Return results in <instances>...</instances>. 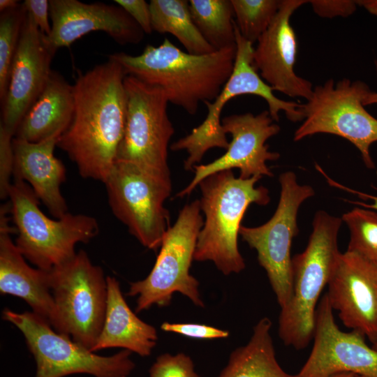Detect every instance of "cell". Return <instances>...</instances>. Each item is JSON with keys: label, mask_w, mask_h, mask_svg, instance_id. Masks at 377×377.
I'll list each match as a JSON object with an SVG mask.
<instances>
[{"label": "cell", "mask_w": 377, "mask_h": 377, "mask_svg": "<svg viewBox=\"0 0 377 377\" xmlns=\"http://www.w3.org/2000/svg\"><path fill=\"white\" fill-rule=\"evenodd\" d=\"M237 52L232 73L221 92L212 102H205L207 115L201 124L184 138L170 145L172 151L185 150L188 156L184 161L186 170H193L210 149H227L229 142L221 125V114L224 105L230 99L243 94L263 98L268 105L272 119L279 120L280 112H284L291 121H302V104L279 99L273 89L260 76L253 66V44L239 33L234 22Z\"/></svg>", "instance_id": "7"}, {"label": "cell", "mask_w": 377, "mask_h": 377, "mask_svg": "<svg viewBox=\"0 0 377 377\" xmlns=\"http://www.w3.org/2000/svg\"><path fill=\"white\" fill-rule=\"evenodd\" d=\"M2 318L23 334L36 363L35 377H63L88 374L95 377H124L134 369L127 350L111 356H101L55 331L33 311L17 313L8 308Z\"/></svg>", "instance_id": "10"}, {"label": "cell", "mask_w": 377, "mask_h": 377, "mask_svg": "<svg viewBox=\"0 0 377 377\" xmlns=\"http://www.w3.org/2000/svg\"><path fill=\"white\" fill-rule=\"evenodd\" d=\"M114 2L135 21L145 34L153 31L149 3L145 0H115Z\"/></svg>", "instance_id": "34"}, {"label": "cell", "mask_w": 377, "mask_h": 377, "mask_svg": "<svg viewBox=\"0 0 377 377\" xmlns=\"http://www.w3.org/2000/svg\"><path fill=\"white\" fill-rule=\"evenodd\" d=\"M272 321L261 318L246 344L234 350L219 377H295L279 365L271 336Z\"/></svg>", "instance_id": "24"}, {"label": "cell", "mask_w": 377, "mask_h": 377, "mask_svg": "<svg viewBox=\"0 0 377 377\" xmlns=\"http://www.w3.org/2000/svg\"><path fill=\"white\" fill-rule=\"evenodd\" d=\"M260 177H235L232 170L209 175L199 184L205 221L198 234L194 260L211 261L224 275L244 269L238 248L241 221L248 207L270 201L267 188L256 184Z\"/></svg>", "instance_id": "3"}, {"label": "cell", "mask_w": 377, "mask_h": 377, "mask_svg": "<svg viewBox=\"0 0 377 377\" xmlns=\"http://www.w3.org/2000/svg\"><path fill=\"white\" fill-rule=\"evenodd\" d=\"M309 3L316 15L325 18L346 17L357 9L356 1L351 0H312Z\"/></svg>", "instance_id": "33"}, {"label": "cell", "mask_w": 377, "mask_h": 377, "mask_svg": "<svg viewBox=\"0 0 377 377\" xmlns=\"http://www.w3.org/2000/svg\"><path fill=\"white\" fill-rule=\"evenodd\" d=\"M126 75L109 60L80 73L73 87L74 112L57 147L83 178L104 182L116 161L126 121Z\"/></svg>", "instance_id": "1"}, {"label": "cell", "mask_w": 377, "mask_h": 377, "mask_svg": "<svg viewBox=\"0 0 377 377\" xmlns=\"http://www.w3.org/2000/svg\"><path fill=\"white\" fill-rule=\"evenodd\" d=\"M49 272L52 293L66 334L91 351L105 320L107 276L83 250Z\"/></svg>", "instance_id": "11"}, {"label": "cell", "mask_w": 377, "mask_h": 377, "mask_svg": "<svg viewBox=\"0 0 377 377\" xmlns=\"http://www.w3.org/2000/svg\"><path fill=\"white\" fill-rule=\"evenodd\" d=\"M10 203L0 210V292L23 299L32 311L66 335L50 287V272L30 267L11 239ZM67 336V335H66Z\"/></svg>", "instance_id": "20"}, {"label": "cell", "mask_w": 377, "mask_h": 377, "mask_svg": "<svg viewBox=\"0 0 377 377\" xmlns=\"http://www.w3.org/2000/svg\"><path fill=\"white\" fill-rule=\"evenodd\" d=\"M376 64V71L377 73V61ZM377 104V91H370L363 100V105L364 106L369 105Z\"/></svg>", "instance_id": "39"}, {"label": "cell", "mask_w": 377, "mask_h": 377, "mask_svg": "<svg viewBox=\"0 0 377 377\" xmlns=\"http://www.w3.org/2000/svg\"><path fill=\"white\" fill-rule=\"evenodd\" d=\"M371 347L377 350V339L376 341L372 343Z\"/></svg>", "instance_id": "41"}, {"label": "cell", "mask_w": 377, "mask_h": 377, "mask_svg": "<svg viewBox=\"0 0 377 377\" xmlns=\"http://www.w3.org/2000/svg\"><path fill=\"white\" fill-rule=\"evenodd\" d=\"M281 193L276 209L265 223L257 227L241 226L243 241L255 249L260 265L265 270L280 308L293 293L292 241L298 233L297 212L301 205L314 194L309 185L297 182L292 171L279 176Z\"/></svg>", "instance_id": "13"}, {"label": "cell", "mask_w": 377, "mask_h": 377, "mask_svg": "<svg viewBox=\"0 0 377 377\" xmlns=\"http://www.w3.org/2000/svg\"><path fill=\"white\" fill-rule=\"evenodd\" d=\"M103 183L114 215L142 246L157 251L169 228L164 202L172 191L170 177L116 161Z\"/></svg>", "instance_id": "9"}, {"label": "cell", "mask_w": 377, "mask_h": 377, "mask_svg": "<svg viewBox=\"0 0 377 377\" xmlns=\"http://www.w3.org/2000/svg\"><path fill=\"white\" fill-rule=\"evenodd\" d=\"M237 46L207 54L185 52L165 38L158 46L147 45L133 56L116 52L109 59L118 63L126 75L161 88L168 102L194 115L199 104L212 102L230 78Z\"/></svg>", "instance_id": "2"}, {"label": "cell", "mask_w": 377, "mask_h": 377, "mask_svg": "<svg viewBox=\"0 0 377 377\" xmlns=\"http://www.w3.org/2000/svg\"><path fill=\"white\" fill-rule=\"evenodd\" d=\"M149 6L153 31L172 34L190 54L201 55L216 51L196 27L188 1L151 0Z\"/></svg>", "instance_id": "25"}, {"label": "cell", "mask_w": 377, "mask_h": 377, "mask_svg": "<svg viewBox=\"0 0 377 377\" xmlns=\"http://www.w3.org/2000/svg\"><path fill=\"white\" fill-rule=\"evenodd\" d=\"M14 136L0 125V198L1 200L8 197L12 184L14 168V154L13 139Z\"/></svg>", "instance_id": "31"}, {"label": "cell", "mask_w": 377, "mask_h": 377, "mask_svg": "<svg viewBox=\"0 0 377 377\" xmlns=\"http://www.w3.org/2000/svg\"><path fill=\"white\" fill-rule=\"evenodd\" d=\"M27 13L13 61L6 96L1 103V125L15 136L24 114L40 94L52 70L55 54Z\"/></svg>", "instance_id": "17"}, {"label": "cell", "mask_w": 377, "mask_h": 377, "mask_svg": "<svg viewBox=\"0 0 377 377\" xmlns=\"http://www.w3.org/2000/svg\"><path fill=\"white\" fill-rule=\"evenodd\" d=\"M161 328L165 332L197 339H223L229 336V332L226 330L204 324L165 322Z\"/></svg>", "instance_id": "32"}, {"label": "cell", "mask_w": 377, "mask_h": 377, "mask_svg": "<svg viewBox=\"0 0 377 377\" xmlns=\"http://www.w3.org/2000/svg\"><path fill=\"white\" fill-rule=\"evenodd\" d=\"M60 136L53 135L38 142L13 139V178L28 182L37 198L57 219L68 212L61 192V186L66 180V168L54 154Z\"/></svg>", "instance_id": "21"}, {"label": "cell", "mask_w": 377, "mask_h": 377, "mask_svg": "<svg viewBox=\"0 0 377 377\" xmlns=\"http://www.w3.org/2000/svg\"><path fill=\"white\" fill-rule=\"evenodd\" d=\"M305 0H283L267 30L258 40L254 48L253 66L272 89L292 98L309 100L312 83L295 72L297 43L290 20L293 13Z\"/></svg>", "instance_id": "19"}, {"label": "cell", "mask_w": 377, "mask_h": 377, "mask_svg": "<svg viewBox=\"0 0 377 377\" xmlns=\"http://www.w3.org/2000/svg\"><path fill=\"white\" fill-rule=\"evenodd\" d=\"M20 4L16 0H1L0 1V11L1 13L16 8Z\"/></svg>", "instance_id": "38"}, {"label": "cell", "mask_w": 377, "mask_h": 377, "mask_svg": "<svg viewBox=\"0 0 377 377\" xmlns=\"http://www.w3.org/2000/svg\"><path fill=\"white\" fill-rule=\"evenodd\" d=\"M192 19L206 41L216 50L236 46L231 0H191Z\"/></svg>", "instance_id": "26"}, {"label": "cell", "mask_w": 377, "mask_h": 377, "mask_svg": "<svg viewBox=\"0 0 377 377\" xmlns=\"http://www.w3.org/2000/svg\"><path fill=\"white\" fill-rule=\"evenodd\" d=\"M341 219L350 230L347 251L377 265V212L355 207L345 213Z\"/></svg>", "instance_id": "28"}, {"label": "cell", "mask_w": 377, "mask_h": 377, "mask_svg": "<svg viewBox=\"0 0 377 377\" xmlns=\"http://www.w3.org/2000/svg\"><path fill=\"white\" fill-rule=\"evenodd\" d=\"M22 3L26 12L31 16L40 31L45 36H48L52 29V26L49 22V1L25 0Z\"/></svg>", "instance_id": "35"}, {"label": "cell", "mask_w": 377, "mask_h": 377, "mask_svg": "<svg viewBox=\"0 0 377 377\" xmlns=\"http://www.w3.org/2000/svg\"><path fill=\"white\" fill-rule=\"evenodd\" d=\"M108 299L103 325L91 351L121 348L141 357L151 355L156 346V328L141 319L126 303L116 278L107 276Z\"/></svg>", "instance_id": "22"}, {"label": "cell", "mask_w": 377, "mask_h": 377, "mask_svg": "<svg viewBox=\"0 0 377 377\" xmlns=\"http://www.w3.org/2000/svg\"><path fill=\"white\" fill-rule=\"evenodd\" d=\"M333 182L334 184H335L336 186H337L339 187H341L342 188H343L345 190L346 189L350 192L357 193V195H358L360 198H362L363 199H368V200H369L370 201L372 202L371 203H369V204H366L364 202H353V203L360 205V206H362L363 207L371 209H374V210H377V195H367V194H366L364 193H361V192L355 191H353V190H350V189H348V188H346V187H344V186H341L340 184H337L336 182L335 183L334 182Z\"/></svg>", "instance_id": "36"}, {"label": "cell", "mask_w": 377, "mask_h": 377, "mask_svg": "<svg viewBox=\"0 0 377 377\" xmlns=\"http://www.w3.org/2000/svg\"><path fill=\"white\" fill-rule=\"evenodd\" d=\"M273 121L268 110L256 115L247 112L223 117V131L232 137L226 152L208 164L195 165L193 179L176 196L188 195L209 175L233 168L239 170L242 179L274 176L267 161H276L280 155L270 151L266 145L269 138L280 131L279 126Z\"/></svg>", "instance_id": "14"}, {"label": "cell", "mask_w": 377, "mask_h": 377, "mask_svg": "<svg viewBox=\"0 0 377 377\" xmlns=\"http://www.w3.org/2000/svg\"><path fill=\"white\" fill-rule=\"evenodd\" d=\"M330 377H362V376L355 374H352V373H341V374H337L331 376Z\"/></svg>", "instance_id": "40"}, {"label": "cell", "mask_w": 377, "mask_h": 377, "mask_svg": "<svg viewBox=\"0 0 377 377\" xmlns=\"http://www.w3.org/2000/svg\"><path fill=\"white\" fill-rule=\"evenodd\" d=\"M357 5L364 8L369 13L377 17V0L355 1Z\"/></svg>", "instance_id": "37"}, {"label": "cell", "mask_w": 377, "mask_h": 377, "mask_svg": "<svg viewBox=\"0 0 377 377\" xmlns=\"http://www.w3.org/2000/svg\"><path fill=\"white\" fill-rule=\"evenodd\" d=\"M74 112L73 87L52 71L47 82L22 119L14 138L38 142L67 129Z\"/></svg>", "instance_id": "23"}, {"label": "cell", "mask_w": 377, "mask_h": 377, "mask_svg": "<svg viewBox=\"0 0 377 377\" xmlns=\"http://www.w3.org/2000/svg\"><path fill=\"white\" fill-rule=\"evenodd\" d=\"M313 338L311 353L295 377H330L341 373L377 377V350L366 343L360 332L340 330L326 294L316 309Z\"/></svg>", "instance_id": "15"}, {"label": "cell", "mask_w": 377, "mask_h": 377, "mask_svg": "<svg viewBox=\"0 0 377 377\" xmlns=\"http://www.w3.org/2000/svg\"><path fill=\"white\" fill-rule=\"evenodd\" d=\"M370 91L363 81L347 78L337 82L330 79L316 86L311 98L302 104L304 119L295 131L294 140L316 133L340 136L358 149L368 168H374L370 147L377 142V119L363 105Z\"/></svg>", "instance_id": "8"}, {"label": "cell", "mask_w": 377, "mask_h": 377, "mask_svg": "<svg viewBox=\"0 0 377 377\" xmlns=\"http://www.w3.org/2000/svg\"><path fill=\"white\" fill-rule=\"evenodd\" d=\"M27 12L22 3L0 15V100L4 101Z\"/></svg>", "instance_id": "29"}, {"label": "cell", "mask_w": 377, "mask_h": 377, "mask_svg": "<svg viewBox=\"0 0 377 377\" xmlns=\"http://www.w3.org/2000/svg\"><path fill=\"white\" fill-rule=\"evenodd\" d=\"M342 221L318 211L306 247L292 258V296L279 316V336L286 346L303 349L313 337L318 299L341 253L337 237Z\"/></svg>", "instance_id": "4"}, {"label": "cell", "mask_w": 377, "mask_h": 377, "mask_svg": "<svg viewBox=\"0 0 377 377\" xmlns=\"http://www.w3.org/2000/svg\"><path fill=\"white\" fill-rule=\"evenodd\" d=\"M124 377H126V376H124Z\"/></svg>", "instance_id": "42"}, {"label": "cell", "mask_w": 377, "mask_h": 377, "mask_svg": "<svg viewBox=\"0 0 377 377\" xmlns=\"http://www.w3.org/2000/svg\"><path fill=\"white\" fill-rule=\"evenodd\" d=\"M51 32L44 36L56 53L92 31H103L121 45L136 44L144 31L119 6L102 2L86 3L77 0H50Z\"/></svg>", "instance_id": "18"}, {"label": "cell", "mask_w": 377, "mask_h": 377, "mask_svg": "<svg viewBox=\"0 0 377 377\" xmlns=\"http://www.w3.org/2000/svg\"><path fill=\"white\" fill-rule=\"evenodd\" d=\"M325 293L343 324L377 339V265L346 251L340 253Z\"/></svg>", "instance_id": "16"}, {"label": "cell", "mask_w": 377, "mask_h": 377, "mask_svg": "<svg viewBox=\"0 0 377 377\" xmlns=\"http://www.w3.org/2000/svg\"><path fill=\"white\" fill-rule=\"evenodd\" d=\"M280 0H231L235 24L252 44L267 30L281 6Z\"/></svg>", "instance_id": "27"}, {"label": "cell", "mask_w": 377, "mask_h": 377, "mask_svg": "<svg viewBox=\"0 0 377 377\" xmlns=\"http://www.w3.org/2000/svg\"><path fill=\"white\" fill-rule=\"evenodd\" d=\"M124 87L126 121L116 161L170 177L168 149L175 129L168 114L165 94L131 75L125 77Z\"/></svg>", "instance_id": "12"}, {"label": "cell", "mask_w": 377, "mask_h": 377, "mask_svg": "<svg viewBox=\"0 0 377 377\" xmlns=\"http://www.w3.org/2000/svg\"><path fill=\"white\" fill-rule=\"evenodd\" d=\"M202 225L200 200L185 205L173 226L166 230L150 273L130 284L127 295L137 297L135 312L153 305L168 306L175 293L186 296L198 307L205 306L199 281L189 272Z\"/></svg>", "instance_id": "6"}, {"label": "cell", "mask_w": 377, "mask_h": 377, "mask_svg": "<svg viewBox=\"0 0 377 377\" xmlns=\"http://www.w3.org/2000/svg\"><path fill=\"white\" fill-rule=\"evenodd\" d=\"M10 213L15 225V245L37 268L49 271L72 258L77 243H87L99 232L96 219L68 212L51 219L39 208V199L29 184L13 179L10 187Z\"/></svg>", "instance_id": "5"}, {"label": "cell", "mask_w": 377, "mask_h": 377, "mask_svg": "<svg viewBox=\"0 0 377 377\" xmlns=\"http://www.w3.org/2000/svg\"><path fill=\"white\" fill-rule=\"evenodd\" d=\"M150 377H200L187 355L164 353L159 355L149 369Z\"/></svg>", "instance_id": "30"}]
</instances>
